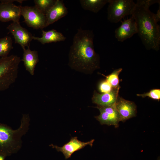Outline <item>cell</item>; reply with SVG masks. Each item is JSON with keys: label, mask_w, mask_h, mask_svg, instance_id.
<instances>
[{"label": "cell", "mask_w": 160, "mask_h": 160, "mask_svg": "<svg viewBox=\"0 0 160 160\" xmlns=\"http://www.w3.org/2000/svg\"><path fill=\"white\" fill-rule=\"evenodd\" d=\"M93 31L78 29L68 54L69 66L78 71L89 74L100 68V58L95 50Z\"/></svg>", "instance_id": "cell-1"}, {"label": "cell", "mask_w": 160, "mask_h": 160, "mask_svg": "<svg viewBox=\"0 0 160 160\" xmlns=\"http://www.w3.org/2000/svg\"><path fill=\"white\" fill-rule=\"evenodd\" d=\"M159 0H138L132 15L135 21L137 33L143 44L147 49L156 51L160 46L159 25L154 18V14L149 10L150 6Z\"/></svg>", "instance_id": "cell-2"}, {"label": "cell", "mask_w": 160, "mask_h": 160, "mask_svg": "<svg viewBox=\"0 0 160 160\" xmlns=\"http://www.w3.org/2000/svg\"><path fill=\"white\" fill-rule=\"evenodd\" d=\"M30 121L29 114H23L20 125L16 130L0 123V154L6 157L10 156L20 149L21 137L28 131Z\"/></svg>", "instance_id": "cell-3"}, {"label": "cell", "mask_w": 160, "mask_h": 160, "mask_svg": "<svg viewBox=\"0 0 160 160\" xmlns=\"http://www.w3.org/2000/svg\"><path fill=\"white\" fill-rule=\"evenodd\" d=\"M21 60L19 57L14 55L0 58V91L7 89L15 82Z\"/></svg>", "instance_id": "cell-4"}, {"label": "cell", "mask_w": 160, "mask_h": 160, "mask_svg": "<svg viewBox=\"0 0 160 160\" xmlns=\"http://www.w3.org/2000/svg\"><path fill=\"white\" fill-rule=\"evenodd\" d=\"M107 19L111 23H116L126 16L132 15L135 3L132 0H109Z\"/></svg>", "instance_id": "cell-5"}, {"label": "cell", "mask_w": 160, "mask_h": 160, "mask_svg": "<svg viewBox=\"0 0 160 160\" xmlns=\"http://www.w3.org/2000/svg\"><path fill=\"white\" fill-rule=\"evenodd\" d=\"M21 15L27 25L34 29L42 30L45 28L46 18L45 15L34 6H20Z\"/></svg>", "instance_id": "cell-6"}, {"label": "cell", "mask_w": 160, "mask_h": 160, "mask_svg": "<svg viewBox=\"0 0 160 160\" xmlns=\"http://www.w3.org/2000/svg\"><path fill=\"white\" fill-rule=\"evenodd\" d=\"M0 21L3 22L12 21L20 23L21 16L20 6L15 5L13 2L15 1L21 4L25 0H0Z\"/></svg>", "instance_id": "cell-7"}, {"label": "cell", "mask_w": 160, "mask_h": 160, "mask_svg": "<svg viewBox=\"0 0 160 160\" xmlns=\"http://www.w3.org/2000/svg\"><path fill=\"white\" fill-rule=\"evenodd\" d=\"M9 33L13 36L15 44H20L23 50L30 45L33 40V35L26 28L22 27L20 23L13 22L7 27Z\"/></svg>", "instance_id": "cell-8"}, {"label": "cell", "mask_w": 160, "mask_h": 160, "mask_svg": "<svg viewBox=\"0 0 160 160\" xmlns=\"http://www.w3.org/2000/svg\"><path fill=\"white\" fill-rule=\"evenodd\" d=\"M96 108L99 109L100 113L99 115L95 117L101 124L113 125L116 128L119 127L120 119L115 104L110 106H97Z\"/></svg>", "instance_id": "cell-9"}, {"label": "cell", "mask_w": 160, "mask_h": 160, "mask_svg": "<svg viewBox=\"0 0 160 160\" xmlns=\"http://www.w3.org/2000/svg\"><path fill=\"white\" fill-rule=\"evenodd\" d=\"M94 140L87 142H83L78 140L76 137H72L70 140L62 147H59L51 144L49 146L55 148L58 152H62L66 159L70 158L75 152L83 148L87 145L92 146Z\"/></svg>", "instance_id": "cell-10"}, {"label": "cell", "mask_w": 160, "mask_h": 160, "mask_svg": "<svg viewBox=\"0 0 160 160\" xmlns=\"http://www.w3.org/2000/svg\"><path fill=\"white\" fill-rule=\"evenodd\" d=\"M137 33L136 22L132 16L123 22L121 25L115 31V37L119 41L123 42Z\"/></svg>", "instance_id": "cell-11"}, {"label": "cell", "mask_w": 160, "mask_h": 160, "mask_svg": "<svg viewBox=\"0 0 160 160\" xmlns=\"http://www.w3.org/2000/svg\"><path fill=\"white\" fill-rule=\"evenodd\" d=\"M115 105L120 121L124 122L136 115V106L133 102L118 97Z\"/></svg>", "instance_id": "cell-12"}, {"label": "cell", "mask_w": 160, "mask_h": 160, "mask_svg": "<svg viewBox=\"0 0 160 160\" xmlns=\"http://www.w3.org/2000/svg\"><path fill=\"white\" fill-rule=\"evenodd\" d=\"M119 86L117 88H113L110 92L98 93L95 91L92 98V102L101 107H108L115 104L118 98Z\"/></svg>", "instance_id": "cell-13"}, {"label": "cell", "mask_w": 160, "mask_h": 160, "mask_svg": "<svg viewBox=\"0 0 160 160\" xmlns=\"http://www.w3.org/2000/svg\"><path fill=\"white\" fill-rule=\"evenodd\" d=\"M68 13L67 9L63 1L56 0L55 4L46 15L45 28L65 16Z\"/></svg>", "instance_id": "cell-14"}, {"label": "cell", "mask_w": 160, "mask_h": 160, "mask_svg": "<svg viewBox=\"0 0 160 160\" xmlns=\"http://www.w3.org/2000/svg\"><path fill=\"white\" fill-rule=\"evenodd\" d=\"M23 50L22 59L25 69L31 75L34 74L35 67L39 61L38 52L31 50L30 45Z\"/></svg>", "instance_id": "cell-15"}, {"label": "cell", "mask_w": 160, "mask_h": 160, "mask_svg": "<svg viewBox=\"0 0 160 160\" xmlns=\"http://www.w3.org/2000/svg\"><path fill=\"white\" fill-rule=\"evenodd\" d=\"M42 36L41 37L33 36L32 39L36 40L43 44L52 42L64 41L66 37L61 32L52 29L48 31L42 30Z\"/></svg>", "instance_id": "cell-16"}, {"label": "cell", "mask_w": 160, "mask_h": 160, "mask_svg": "<svg viewBox=\"0 0 160 160\" xmlns=\"http://www.w3.org/2000/svg\"><path fill=\"white\" fill-rule=\"evenodd\" d=\"M109 0H80L82 8L95 13H97L107 3Z\"/></svg>", "instance_id": "cell-17"}, {"label": "cell", "mask_w": 160, "mask_h": 160, "mask_svg": "<svg viewBox=\"0 0 160 160\" xmlns=\"http://www.w3.org/2000/svg\"><path fill=\"white\" fill-rule=\"evenodd\" d=\"M12 41L11 38L6 36L0 39V57H5L8 55L13 48L12 45Z\"/></svg>", "instance_id": "cell-18"}, {"label": "cell", "mask_w": 160, "mask_h": 160, "mask_svg": "<svg viewBox=\"0 0 160 160\" xmlns=\"http://www.w3.org/2000/svg\"><path fill=\"white\" fill-rule=\"evenodd\" d=\"M56 0H34L35 6L46 15L47 12L54 5Z\"/></svg>", "instance_id": "cell-19"}, {"label": "cell", "mask_w": 160, "mask_h": 160, "mask_svg": "<svg viewBox=\"0 0 160 160\" xmlns=\"http://www.w3.org/2000/svg\"><path fill=\"white\" fill-rule=\"evenodd\" d=\"M122 70V69L121 68L116 69L108 76H105L106 78V80L113 88H116L119 86V76Z\"/></svg>", "instance_id": "cell-20"}, {"label": "cell", "mask_w": 160, "mask_h": 160, "mask_svg": "<svg viewBox=\"0 0 160 160\" xmlns=\"http://www.w3.org/2000/svg\"><path fill=\"white\" fill-rule=\"evenodd\" d=\"M137 95L143 97H148L154 100L159 101L160 99V89H153L148 92L142 94H137Z\"/></svg>", "instance_id": "cell-21"}, {"label": "cell", "mask_w": 160, "mask_h": 160, "mask_svg": "<svg viewBox=\"0 0 160 160\" xmlns=\"http://www.w3.org/2000/svg\"><path fill=\"white\" fill-rule=\"evenodd\" d=\"M98 89L99 91L103 93L110 92L113 88L110 84L106 80L102 81L100 83Z\"/></svg>", "instance_id": "cell-22"}, {"label": "cell", "mask_w": 160, "mask_h": 160, "mask_svg": "<svg viewBox=\"0 0 160 160\" xmlns=\"http://www.w3.org/2000/svg\"><path fill=\"white\" fill-rule=\"evenodd\" d=\"M154 18L156 23L160 21V4H159V7L156 13L154 14Z\"/></svg>", "instance_id": "cell-23"}, {"label": "cell", "mask_w": 160, "mask_h": 160, "mask_svg": "<svg viewBox=\"0 0 160 160\" xmlns=\"http://www.w3.org/2000/svg\"><path fill=\"white\" fill-rule=\"evenodd\" d=\"M6 157L4 155L0 154V160H4Z\"/></svg>", "instance_id": "cell-24"}, {"label": "cell", "mask_w": 160, "mask_h": 160, "mask_svg": "<svg viewBox=\"0 0 160 160\" xmlns=\"http://www.w3.org/2000/svg\"><path fill=\"white\" fill-rule=\"evenodd\" d=\"M157 160H160L159 158Z\"/></svg>", "instance_id": "cell-25"}]
</instances>
